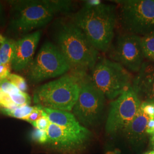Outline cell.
Instances as JSON below:
<instances>
[{"mask_svg": "<svg viewBox=\"0 0 154 154\" xmlns=\"http://www.w3.org/2000/svg\"><path fill=\"white\" fill-rule=\"evenodd\" d=\"M46 131L47 143L53 148L65 153L74 152L82 149L90 137V133L72 132L51 123Z\"/></svg>", "mask_w": 154, "mask_h": 154, "instance_id": "8fae6325", "label": "cell"}, {"mask_svg": "<svg viewBox=\"0 0 154 154\" xmlns=\"http://www.w3.org/2000/svg\"><path fill=\"white\" fill-rule=\"evenodd\" d=\"M32 138L33 140L38 143H47L48 139L47 131L35 128L32 133Z\"/></svg>", "mask_w": 154, "mask_h": 154, "instance_id": "603a6c76", "label": "cell"}, {"mask_svg": "<svg viewBox=\"0 0 154 154\" xmlns=\"http://www.w3.org/2000/svg\"><path fill=\"white\" fill-rule=\"evenodd\" d=\"M19 106L14 105L8 94L0 93V107L2 109H15Z\"/></svg>", "mask_w": 154, "mask_h": 154, "instance_id": "44dd1931", "label": "cell"}, {"mask_svg": "<svg viewBox=\"0 0 154 154\" xmlns=\"http://www.w3.org/2000/svg\"><path fill=\"white\" fill-rule=\"evenodd\" d=\"M45 114L50 122L68 130L78 134L90 133L88 130L80 124L74 114L65 111L53 110L42 107Z\"/></svg>", "mask_w": 154, "mask_h": 154, "instance_id": "5bb4252c", "label": "cell"}, {"mask_svg": "<svg viewBox=\"0 0 154 154\" xmlns=\"http://www.w3.org/2000/svg\"><path fill=\"white\" fill-rule=\"evenodd\" d=\"M116 22L114 6L100 4H85L74 17V23L85 34L98 51L106 52L110 48Z\"/></svg>", "mask_w": 154, "mask_h": 154, "instance_id": "6da1fadb", "label": "cell"}, {"mask_svg": "<svg viewBox=\"0 0 154 154\" xmlns=\"http://www.w3.org/2000/svg\"><path fill=\"white\" fill-rule=\"evenodd\" d=\"M1 64H2V63H1V60H0V65H1Z\"/></svg>", "mask_w": 154, "mask_h": 154, "instance_id": "d6a6232c", "label": "cell"}, {"mask_svg": "<svg viewBox=\"0 0 154 154\" xmlns=\"http://www.w3.org/2000/svg\"><path fill=\"white\" fill-rule=\"evenodd\" d=\"M71 69L60 50L50 42L41 46L35 59L29 66L28 78L31 82L59 77Z\"/></svg>", "mask_w": 154, "mask_h": 154, "instance_id": "52a82bcc", "label": "cell"}, {"mask_svg": "<svg viewBox=\"0 0 154 154\" xmlns=\"http://www.w3.org/2000/svg\"><path fill=\"white\" fill-rule=\"evenodd\" d=\"M144 58L154 62V32L141 37Z\"/></svg>", "mask_w": 154, "mask_h": 154, "instance_id": "e0dca14e", "label": "cell"}, {"mask_svg": "<svg viewBox=\"0 0 154 154\" xmlns=\"http://www.w3.org/2000/svg\"><path fill=\"white\" fill-rule=\"evenodd\" d=\"M41 35V32L38 30L16 41L15 53L11 62V68L14 70L20 72L30 66Z\"/></svg>", "mask_w": 154, "mask_h": 154, "instance_id": "7c38bea8", "label": "cell"}, {"mask_svg": "<svg viewBox=\"0 0 154 154\" xmlns=\"http://www.w3.org/2000/svg\"><path fill=\"white\" fill-rule=\"evenodd\" d=\"M141 104L140 99L132 87L111 102L106 123L109 134L121 132L137 115Z\"/></svg>", "mask_w": 154, "mask_h": 154, "instance_id": "ba28073f", "label": "cell"}, {"mask_svg": "<svg viewBox=\"0 0 154 154\" xmlns=\"http://www.w3.org/2000/svg\"><path fill=\"white\" fill-rule=\"evenodd\" d=\"M16 41L5 38L0 45V60L2 65L11 66L16 50Z\"/></svg>", "mask_w": 154, "mask_h": 154, "instance_id": "2e32d148", "label": "cell"}, {"mask_svg": "<svg viewBox=\"0 0 154 154\" xmlns=\"http://www.w3.org/2000/svg\"><path fill=\"white\" fill-rule=\"evenodd\" d=\"M146 132L147 134L153 135L154 134V119H149L147 124Z\"/></svg>", "mask_w": 154, "mask_h": 154, "instance_id": "83f0119b", "label": "cell"}, {"mask_svg": "<svg viewBox=\"0 0 154 154\" xmlns=\"http://www.w3.org/2000/svg\"><path fill=\"white\" fill-rule=\"evenodd\" d=\"M91 70V82L109 99L118 98L131 87L130 73L117 62L103 59Z\"/></svg>", "mask_w": 154, "mask_h": 154, "instance_id": "5b68a950", "label": "cell"}, {"mask_svg": "<svg viewBox=\"0 0 154 154\" xmlns=\"http://www.w3.org/2000/svg\"><path fill=\"white\" fill-rule=\"evenodd\" d=\"M50 123V122L49 119L45 114L44 111H43L42 116L37 121L33 122L32 125L35 127V128H37V129L41 130L47 131L49 126Z\"/></svg>", "mask_w": 154, "mask_h": 154, "instance_id": "d4e9b609", "label": "cell"}, {"mask_svg": "<svg viewBox=\"0 0 154 154\" xmlns=\"http://www.w3.org/2000/svg\"><path fill=\"white\" fill-rule=\"evenodd\" d=\"M114 55L117 62L127 70L139 72L144 58L141 37L128 32L122 34L117 39Z\"/></svg>", "mask_w": 154, "mask_h": 154, "instance_id": "30bf717a", "label": "cell"}, {"mask_svg": "<svg viewBox=\"0 0 154 154\" xmlns=\"http://www.w3.org/2000/svg\"><path fill=\"white\" fill-rule=\"evenodd\" d=\"M11 98L13 103L17 106H27L30 103V97L25 92L20 91L17 93L9 94Z\"/></svg>", "mask_w": 154, "mask_h": 154, "instance_id": "d6986e66", "label": "cell"}, {"mask_svg": "<svg viewBox=\"0 0 154 154\" xmlns=\"http://www.w3.org/2000/svg\"><path fill=\"white\" fill-rule=\"evenodd\" d=\"M80 85L79 96L72 112L85 126H93L101 117L106 97L91 81L81 83Z\"/></svg>", "mask_w": 154, "mask_h": 154, "instance_id": "9c48e42d", "label": "cell"}, {"mask_svg": "<svg viewBox=\"0 0 154 154\" xmlns=\"http://www.w3.org/2000/svg\"><path fill=\"white\" fill-rule=\"evenodd\" d=\"M149 120V116L139 108L137 115L123 131L130 143L138 144L143 141L147 134L146 130Z\"/></svg>", "mask_w": 154, "mask_h": 154, "instance_id": "9a60e30c", "label": "cell"}, {"mask_svg": "<svg viewBox=\"0 0 154 154\" xmlns=\"http://www.w3.org/2000/svg\"><path fill=\"white\" fill-rule=\"evenodd\" d=\"M131 86L138 97L154 101V62L143 63Z\"/></svg>", "mask_w": 154, "mask_h": 154, "instance_id": "4fadbf2b", "label": "cell"}, {"mask_svg": "<svg viewBox=\"0 0 154 154\" xmlns=\"http://www.w3.org/2000/svg\"><path fill=\"white\" fill-rule=\"evenodd\" d=\"M35 109V106L31 107L29 106V105H27L18 107L13 110L2 109L1 111L8 116H11L18 119L25 120Z\"/></svg>", "mask_w": 154, "mask_h": 154, "instance_id": "ac0fdd59", "label": "cell"}, {"mask_svg": "<svg viewBox=\"0 0 154 154\" xmlns=\"http://www.w3.org/2000/svg\"><path fill=\"white\" fill-rule=\"evenodd\" d=\"M77 78L61 77L36 88L33 94L35 103L53 110L71 111L76 103L80 91Z\"/></svg>", "mask_w": 154, "mask_h": 154, "instance_id": "277c9868", "label": "cell"}, {"mask_svg": "<svg viewBox=\"0 0 154 154\" xmlns=\"http://www.w3.org/2000/svg\"><path fill=\"white\" fill-rule=\"evenodd\" d=\"M43 109L42 106L37 105L35 106V109L33 112L29 116L28 118L25 120L28 122L31 123L32 124L33 122L37 121L43 115Z\"/></svg>", "mask_w": 154, "mask_h": 154, "instance_id": "484cf974", "label": "cell"}, {"mask_svg": "<svg viewBox=\"0 0 154 154\" xmlns=\"http://www.w3.org/2000/svg\"><path fill=\"white\" fill-rule=\"evenodd\" d=\"M11 66H6L1 64L0 65V83L8 79L9 75L11 74Z\"/></svg>", "mask_w": 154, "mask_h": 154, "instance_id": "4316f807", "label": "cell"}, {"mask_svg": "<svg viewBox=\"0 0 154 154\" xmlns=\"http://www.w3.org/2000/svg\"><path fill=\"white\" fill-rule=\"evenodd\" d=\"M121 20L128 33L142 37L154 32V0L116 1Z\"/></svg>", "mask_w": 154, "mask_h": 154, "instance_id": "8992f818", "label": "cell"}, {"mask_svg": "<svg viewBox=\"0 0 154 154\" xmlns=\"http://www.w3.org/2000/svg\"><path fill=\"white\" fill-rule=\"evenodd\" d=\"M146 154H154V151H150L149 152H148V153Z\"/></svg>", "mask_w": 154, "mask_h": 154, "instance_id": "1f68e13d", "label": "cell"}, {"mask_svg": "<svg viewBox=\"0 0 154 154\" xmlns=\"http://www.w3.org/2000/svg\"><path fill=\"white\" fill-rule=\"evenodd\" d=\"M55 41L71 68L82 72L92 69L98 62L99 51L74 22L62 24L55 33Z\"/></svg>", "mask_w": 154, "mask_h": 154, "instance_id": "7a4b0ae2", "label": "cell"}, {"mask_svg": "<svg viewBox=\"0 0 154 154\" xmlns=\"http://www.w3.org/2000/svg\"><path fill=\"white\" fill-rule=\"evenodd\" d=\"M5 38H4V37H2L1 34H0V44H1L5 40Z\"/></svg>", "mask_w": 154, "mask_h": 154, "instance_id": "4dcf8cb0", "label": "cell"}, {"mask_svg": "<svg viewBox=\"0 0 154 154\" xmlns=\"http://www.w3.org/2000/svg\"><path fill=\"white\" fill-rule=\"evenodd\" d=\"M85 4L90 6H97L102 4V2L99 0H90L85 1Z\"/></svg>", "mask_w": 154, "mask_h": 154, "instance_id": "f1b7e54d", "label": "cell"}, {"mask_svg": "<svg viewBox=\"0 0 154 154\" xmlns=\"http://www.w3.org/2000/svg\"><path fill=\"white\" fill-rule=\"evenodd\" d=\"M9 82L14 85L19 90L25 92L28 89V85L25 79L22 77L14 74H10L7 79Z\"/></svg>", "mask_w": 154, "mask_h": 154, "instance_id": "ffe728a7", "label": "cell"}, {"mask_svg": "<svg viewBox=\"0 0 154 154\" xmlns=\"http://www.w3.org/2000/svg\"><path fill=\"white\" fill-rule=\"evenodd\" d=\"M71 5L70 1H17L13 7L11 26L18 32H30L48 24L56 13L69 11Z\"/></svg>", "mask_w": 154, "mask_h": 154, "instance_id": "3957f363", "label": "cell"}, {"mask_svg": "<svg viewBox=\"0 0 154 154\" xmlns=\"http://www.w3.org/2000/svg\"><path fill=\"white\" fill-rule=\"evenodd\" d=\"M151 145L154 149V134L152 135V137L151 138Z\"/></svg>", "mask_w": 154, "mask_h": 154, "instance_id": "f546056e", "label": "cell"}, {"mask_svg": "<svg viewBox=\"0 0 154 154\" xmlns=\"http://www.w3.org/2000/svg\"><path fill=\"white\" fill-rule=\"evenodd\" d=\"M140 108L149 119H154V101H144L141 102Z\"/></svg>", "mask_w": 154, "mask_h": 154, "instance_id": "cb8c5ba5", "label": "cell"}, {"mask_svg": "<svg viewBox=\"0 0 154 154\" xmlns=\"http://www.w3.org/2000/svg\"><path fill=\"white\" fill-rule=\"evenodd\" d=\"M21 91L16 88L14 85H13L8 79H6L3 82L0 83V93H4L14 94L17 93Z\"/></svg>", "mask_w": 154, "mask_h": 154, "instance_id": "7402d4cb", "label": "cell"}]
</instances>
